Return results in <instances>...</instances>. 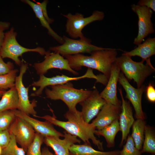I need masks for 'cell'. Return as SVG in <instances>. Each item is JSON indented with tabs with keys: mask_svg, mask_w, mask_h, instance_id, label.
Wrapping results in <instances>:
<instances>
[{
	"mask_svg": "<svg viewBox=\"0 0 155 155\" xmlns=\"http://www.w3.org/2000/svg\"><path fill=\"white\" fill-rule=\"evenodd\" d=\"M121 106L106 103L91 123L97 130L100 129L117 120H119Z\"/></svg>",
	"mask_w": 155,
	"mask_h": 155,
	"instance_id": "19",
	"label": "cell"
},
{
	"mask_svg": "<svg viewBox=\"0 0 155 155\" xmlns=\"http://www.w3.org/2000/svg\"><path fill=\"white\" fill-rule=\"evenodd\" d=\"M18 70L13 69L8 73L0 75V90H4L15 87V82Z\"/></svg>",
	"mask_w": 155,
	"mask_h": 155,
	"instance_id": "27",
	"label": "cell"
},
{
	"mask_svg": "<svg viewBox=\"0 0 155 155\" xmlns=\"http://www.w3.org/2000/svg\"><path fill=\"white\" fill-rule=\"evenodd\" d=\"M10 140V134L8 129L0 131V146L3 148L7 147Z\"/></svg>",
	"mask_w": 155,
	"mask_h": 155,
	"instance_id": "33",
	"label": "cell"
},
{
	"mask_svg": "<svg viewBox=\"0 0 155 155\" xmlns=\"http://www.w3.org/2000/svg\"><path fill=\"white\" fill-rule=\"evenodd\" d=\"M5 91L4 90H0V98L2 97Z\"/></svg>",
	"mask_w": 155,
	"mask_h": 155,
	"instance_id": "39",
	"label": "cell"
},
{
	"mask_svg": "<svg viewBox=\"0 0 155 155\" xmlns=\"http://www.w3.org/2000/svg\"><path fill=\"white\" fill-rule=\"evenodd\" d=\"M146 125L144 120L141 119H137L132 125V131L131 136L136 148L139 150H141L142 147Z\"/></svg>",
	"mask_w": 155,
	"mask_h": 155,
	"instance_id": "25",
	"label": "cell"
},
{
	"mask_svg": "<svg viewBox=\"0 0 155 155\" xmlns=\"http://www.w3.org/2000/svg\"><path fill=\"white\" fill-rule=\"evenodd\" d=\"M131 7L138 17V34L133 42L134 44L138 45L148 35L155 32L151 20L153 12L150 8L135 4L132 5Z\"/></svg>",
	"mask_w": 155,
	"mask_h": 155,
	"instance_id": "11",
	"label": "cell"
},
{
	"mask_svg": "<svg viewBox=\"0 0 155 155\" xmlns=\"http://www.w3.org/2000/svg\"><path fill=\"white\" fill-rule=\"evenodd\" d=\"M137 5L146 7L155 11V0H140L137 3Z\"/></svg>",
	"mask_w": 155,
	"mask_h": 155,
	"instance_id": "36",
	"label": "cell"
},
{
	"mask_svg": "<svg viewBox=\"0 0 155 155\" xmlns=\"http://www.w3.org/2000/svg\"><path fill=\"white\" fill-rule=\"evenodd\" d=\"M16 117L11 110L0 113V131L8 129Z\"/></svg>",
	"mask_w": 155,
	"mask_h": 155,
	"instance_id": "30",
	"label": "cell"
},
{
	"mask_svg": "<svg viewBox=\"0 0 155 155\" xmlns=\"http://www.w3.org/2000/svg\"><path fill=\"white\" fill-rule=\"evenodd\" d=\"M33 67L39 75H44L52 69L67 70L75 75L78 74V72L71 68L66 59L58 53H51L50 51H47L44 60L40 63H35Z\"/></svg>",
	"mask_w": 155,
	"mask_h": 155,
	"instance_id": "12",
	"label": "cell"
},
{
	"mask_svg": "<svg viewBox=\"0 0 155 155\" xmlns=\"http://www.w3.org/2000/svg\"><path fill=\"white\" fill-rule=\"evenodd\" d=\"M17 33L12 27L5 33V37L0 50V56L3 59L9 58L13 60L16 64L21 66L22 63L19 57L24 53L34 52L41 55H45L47 51L43 47H38L34 49L25 48L20 45L16 39Z\"/></svg>",
	"mask_w": 155,
	"mask_h": 155,
	"instance_id": "5",
	"label": "cell"
},
{
	"mask_svg": "<svg viewBox=\"0 0 155 155\" xmlns=\"http://www.w3.org/2000/svg\"><path fill=\"white\" fill-rule=\"evenodd\" d=\"M28 68V65L22 63L20 66V73L16 78L15 87L18 94V110L29 115L34 116L37 112L34 109L36 106V101L34 99L31 102L29 100L28 92L29 87L26 88L23 82V77Z\"/></svg>",
	"mask_w": 155,
	"mask_h": 155,
	"instance_id": "9",
	"label": "cell"
},
{
	"mask_svg": "<svg viewBox=\"0 0 155 155\" xmlns=\"http://www.w3.org/2000/svg\"><path fill=\"white\" fill-rule=\"evenodd\" d=\"M144 139L141 153H155V135L151 127L146 125L144 132Z\"/></svg>",
	"mask_w": 155,
	"mask_h": 155,
	"instance_id": "26",
	"label": "cell"
},
{
	"mask_svg": "<svg viewBox=\"0 0 155 155\" xmlns=\"http://www.w3.org/2000/svg\"><path fill=\"white\" fill-rule=\"evenodd\" d=\"M11 110L16 117L25 120L32 126L36 132L44 137L47 136L63 137V134L56 130L53 125L49 121L46 120L42 121L36 120L17 109Z\"/></svg>",
	"mask_w": 155,
	"mask_h": 155,
	"instance_id": "17",
	"label": "cell"
},
{
	"mask_svg": "<svg viewBox=\"0 0 155 155\" xmlns=\"http://www.w3.org/2000/svg\"><path fill=\"white\" fill-rule=\"evenodd\" d=\"M10 25L8 22L0 21V50L5 37L4 31L9 28Z\"/></svg>",
	"mask_w": 155,
	"mask_h": 155,
	"instance_id": "34",
	"label": "cell"
},
{
	"mask_svg": "<svg viewBox=\"0 0 155 155\" xmlns=\"http://www.w3.org/2000/svg\"><path fill=\"white\" fill-rule=\"evenodd\" d=\"M152 155H155L154 154H152Z\"/></svg>",
	"mask_w": 155,
	"mask_h": 155,
	"instance_id": "41",
	"label": "cell"
},
{
	"mask_svg": "<svg viewBox=\"0 0 155 155\" xmlns=\"http://www.w3.org/2000/svg\"><path fill=\"white\" fill-rule=\"evenodd\" d=\"M8 129L10 134L14 136L17 143L26 152L35 135L33 127L25 120L16 117Z\"/></svg>",
	"mask_w": 155,
	"mask_h": 155,
	"instance_id": "10",
	"label": "cell"
},
{
	"mask_svg": "<svg viewBox=\"0 0 155 155\" xmlns=\"http://www.w3.org/2000/svg\"><path fill=\"white\" fill-rule=\"evenodd\" d=\"M61 14L67 18L66 32L73 39L84 38L85 37L82 32L83 28L94 21L102 20L104 17V13L98 10L94 11L92 15L86 17H84L83 14L79 13L74 15L71 13L66 15Z\"/></svg>",
	"mask_w": 155,
	"mask_h": 155,
	"instance_id": "7",
	"label": "cell"
},
{
	"mask_svg": "<svg viewBox=\"0 0 155 155\" xmlns=\"http://www.w3.org/2000/svg\"><path fill=\"white\" fill-rule=\"evenodd\" d=\"M1 97L0 100V113L17 109L18 97L15 87L6 91Z\"/></svg>",
	"mask_w": 155,
	"mask_h": 155,
	"instance_id": "24",
	"label": "cell"
},
{
	"mask_svg": "<svg viewBox=\"0 0 155 155\" xmlns=\"http://www.w3.org/2000/svg\"><path fill=\"white\" fill-rule=\"evenodd\" d=\"M10 134V140L8 146L3 148L1 155H25V151L19 147L14 135Z\"/></svg>",
	"mask_w": 155,
	"mask_h": 155,
	"instance_id": "28",
	"label": "cell"
},
{
	"mask_svg": "<svg viewBox=\"0 0 155 155\" xmlns=\"http://www.w3.org/2000/svg\"><path fill=\"white\" fill-rule=\"evenodd\" d=\"M50 87L51 89L45 88L46 97L52 100H61L67 106L68 110L72 111L76 110L77 104L89 96L92 92L75 88L70 82Z\"/></svg>",
	"mask_w": 155,
	"mask_h": 155,
	"instance_id": "3",
	"label": "cell"
},
{
	"mask_svg": "<svg viewBox=\"0 0 155 155\" xmlns=\"http://www.w3.org/2000/svg\"><path fill=\"white\" fill-rule=\"evenodd\" d=\"M86 78H94L96 80L97 82L101 83L103 80L102 75H95L93 73L92 69L89 68L88 69L84 75L78 77H69L64 75H62L48 78L43 75H40L38 80L33 82L31 85L33 86L38 87L39 88L34 92L32 93L31 96H34L41 95L44 88L49 86L61 85L70 82L71 81L77 80Z\"/></svg>",
	"mask_w": 155,
	"mask_h": 155,
	"instance_id": "8",
	"label": "cell"
},
{
	"mask_svg": "<svg viewBox=\"0 0 155 155\" xmlns=\"http://www.w3.org/2000/svg\"><path fill=\"white\" fill-rule=\"evenodd\" d=\"M123 54L131 57L138 56L142 60H146L155 54V38L149 37L137 47L129 52H125Z\"/></svg>",
	"mask_w": 155,
	"mask_h": 155,
	"instance_id": "20",
	"label": "cell"
},
{
	"mask_svg": "<svg viewBox=\"0 0 155 155\" xmlns=\"http://www.w3.org/2000/svg\"><path fill=\"white\" fill-rule=\"evenodd\" d=\"M48 2V1H47L45 0L42 3H39L42 8L43 14L49 23L50 24L51 23L53 22V20L51 19L48 16L46 9V6Z\"/></svg>",
	"mask_w": 155,
	"mask_h": 155,
	"instance_id": "37",
	"label": "cell"
},
{
	"mask_svg": "<svg viewBox=\"0 0 155 155\" xmlns=\"http://www.w3.org/2000/svg\"><path fill=\"white\" fill-rule=\"evenodd\" d=\"M142 154L141 150L136 148L131 135H128L126 143L123 149L120 151L119 155H141Z\"/></svg>",
	"mask_w": 155,
	"mask_h": 155,
	"instance_id": "31",
	"label": "cell"
},
{
	"mask_svg": "<svg viewBox=\"0 0 155 155\" xmlns=\"http://www.w3.org/2000/svg\"><path fill=\"white\" fill-rule=\"evenodd\" d=\"M44 137L36 132L34 139L29 146L26 151V155H41V147L44 142Z\"/></svg>",
	"mask_w": 155,
	"mask_h": 155,
	"instance_id": "29",
	"label": "cell"
},
{
	"mask_svg": "<svg viewBox=\"0 0 155 155\" xmlns=\"http://www.w3.org/2000/svg\"><path fill=\"white\" fill-rule=\"evenodd\" d=\"M21 1L28 4L32 8L41 25L47 30L48 34L59 43L62 44L64 42L63 37L58 35L51 28L43 14L39 3H35L29 0H23Z\"/></svg>",
	"mask_w": 155,
	"mask_h": 155,
	"instance_id": "21",
	"label": "cell"
},
{
	"mask_svg": "<svg viewBox=\"0 0 155 155\" xmlns=\"http://www.w3.org/2000/svg\"><path fill=\"white\" fill-rule=\"evenodd\" d=\"M120 131L119 120H117L100 129L96 130L94 134L104 137L107 142V147L110 148L115 146V136Z\"/></svg>",
	"mask_w": 155,
	"mask_h": 155,
	"instance_id": "23",
	"label": "cell"
},
{
	"mask_svg": "<svg viewBox=\"0 0 155 155\" xmlns=\"http://www.w3.org/2000/svg\"><path fill=\"white\" fill-rule=\"evenodd\" d=\"M13 63L8 62L5 63L0 56V75L9 73L14 69Z\"/></svg>",
	"mask_w": 155,
	"mask_h": 155,
	"instance_id": "32",
	"label": "cell"
},
{
	"mask_svg": "<svg viewBox=\"0 0 155 155\" xmlns=\"http://www.w3.org/2000/svg\"><path fill=\"white\" fill-rule=\"evenodd\" d=\"M64 138L47 136L44 137V143L47 146L51 148L56 155H70L69 148L73 144H80L81 141L76 136L72 135L65 131H63Z\"/></svg>",
	"mask_w": 155,
	"mask_h": 155,
	"instance_id": "15",
	"label": "cell"
},
{
	"mask_svg": "<svg viewBox=\"0 0 155 155\" xmlns=\"http://www.w3.org/2000/svg\"><path fill=\"white\" fill-rule=\"evenodd\" d=\"M120 69L115 62L113 64L110 75L106 86L100 93L101 97L106 102L116 106H121V102L117 95V85Z\"/></svg>",
	"mask_w": 155,
	"mask_h": 155,
	"instance_id": "16",
	"label": "cell"
},
{
	"mask_svg": "<svg viewBox=\"0 0 155 155\" xmlns=\"http://www.w3.org/2000/svg\"><path fill=\"white\" fill-rule=\"evenodd\" d=\"M62 37L64 42L61 45L51 47L49 50L63 57L83 53L90 54L95 51L106 49L92 44L91 40L85 37L77 40L69 38L65 35Z\"/></svg>",
	"mask_w": 155,
	"mask_h": 155,
	"instance_id": "6",
	"label": "cell"
},
{
	"mask_svg": "<svg viewBox=\"0 0 155 155\" xmlns=\"http://www.w3.org/2000/svg\"><path fill=\"white\" fill-rule=\"evenodd\" d=\"M137 62L133 61L131 57L122 54L117 57L115 62L127 80H133L137 84V88L143 85L146 79L154 73L155 69L150 62V58L146 60Z\"/></svg>",
	"mask_w": 155,
	"mask_h": 155,
	"instance_id": "4",
	"label": "cell"
},
{
	"mask_svg": "<svg viewBox=\"0 0 155 155\" xmlns=\"http://www.w3.org/2000/svg\"><path fill=\"white\" fill-rule=\"evenodd\" d=\"M64 115L67 120V121H60L55 116L48 115L42 117L36 115L34 117L43 119L53 125L63 128L67 133L80 138L84 144L91 145L89 140H91L99 150L104 151L103 142L94 135L95 127L92 123H88L84 121L81 111L77 109L73 111L68 110Z\"/></svg>",
	"mask_w": 155,
	"mask_h": 155,
	"instance_id": "1",
	"label": "cell"
},
{
	"mask_svg": "<svg viewBox=\"0 0 155 155\" xmlns=\"http://www.w3.org/2000/svg\"><path fill=\"white\" fill-rule=\"evenodd\" d=\"M2 150V147L0 146V155L1 154Z\"/></svg>",
	"mask_w": 155,
	"mask_h": 155,
	"instance_id": "40",
	"label": "cell"
},
{
	"mask_svg": "<svg viewBox=\"0 0 155 155\" xmlns=\"http://www.w3.org/2000/svg\"><path fill=\"white\" fill-rule=\"evenodd\" d=\"M147 98L148 100L152 102H155V89L153 86L150 84L146 87Z\"/></svg>",
	"mask_w": 155,
	"mask_h": 155,
	"instance_id": "35",
	"label": "cell"
},
{
	"mask_svg": "<svg viewBox=\"0 0 155 155\" xmlns=\"http://www.w3.org/2000/svg\"><path fill=\"white\" fill-rule=\"evenodd\" d=\"M118 90L121 99V111L119 119L120 131L122 133V138L120 145L121 146L128 135L134 120L132 109L129 102L124 99L121 88H119Z\"/></svg>",
	"mask_w": 155,
	"mask_h": 155,
	"instance_id": "18",
	"label": "cell"
},
{
	"mask_svg": "<svg viewBox=\"0 0 155 155\" xmlns=\"http://www.w3.org/2000/svg\"><path fill=\"white\" fill-rule=\"evenodd\" d=\"M41 155H56L49 151L47 147H44L42 150Z\"/></svg>",
	"mask_w": 155,
	"mask_h": 155,
	"instance_id": "38",
	"label": "cell"
},
{
	"mask_svg": "<svg viewBox=\"0 0 155 155\" xmlns=\"http://www.w3.org/2000/svg\"><path fill=\"white\" fill-rule=\"evenodd\" d=\"M70 155H119L120 151L104 152L97 150L94 149L91 145L74 144L69 148Z\"/></svg>",
	"mask_w": 155,
	"mask_h": 155,
	"instance_id": "22",
	"label": "cell"
},
{
	"mask_svg": "<svg viewBox=\"0 0 155 155\" xmlns=\"http://www.w3.org/2000/svg\"><path fill=\"white\" fill-rule=\"evenodd\" d=\"M90 56L82 54L64 56L68 61L71 68L74 70L82 69L86 67L97 70L102 73L108 80L112 65L116 61L117 52L115 49L106 48L92 53Z\"/></svg>",
	"mask_w": 155,
	"mask_h": 155,
	"instance_id": "2",
	"label": "cell"
},
{
	"mask_svg": "<svg viewBox=\"0 0 155 155\" xmlns=\"http://www.w3.org/2000/svg\"><path fill=\"white\" fill-rule=\"evenodd\" d=\"M118 82L125 91L126 98L129 100L133 107L136 119L144 120L145 117L142 109V94L146 90V86L142 85L139 88H135L129 83L122 72H120Z\"/></svg>",
	"mask_w": 155,
	"mask_h": 155,
	"instance_id": "13",
	"label": "cell"
},
{
	"mask_svg": "<svg viewBox=\"0 0 155 155\" xmlns=\"http://www.w3.org/2000/svg\"><path fill=\"white\" fill-rule=\"evenodd\" d=\"M106 103L97 89L92 91L89 96L79 103L82 107L81 112L84 121L89 123Z\"/></svg>",
	"mask_w": 155,
	"mask_h": 155,
	"instance_id": "14",
	"label": "cell"
}]
</instances>
